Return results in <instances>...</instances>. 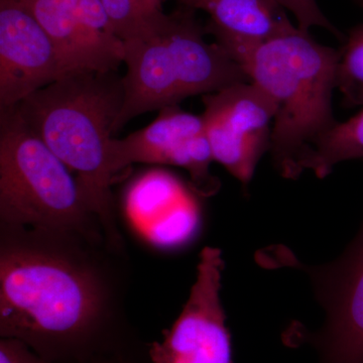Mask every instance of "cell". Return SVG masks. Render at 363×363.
<instances>
[{"instance_id": "6da1fadb", "label": "cell", "mask_w": 363, "mask_h": 363, "mask_svg": "<svg viewBox=\"0 0 363 363\" xmlns=\"http://www.w3.org/2000/svg\"><path fill=\"white\" fill-rule=\"evenodd\" d=\"M102 304L96 276L77 260L44 247H2L1 337L21 339L40 357L61 363L93 338Z\"/></svg>"}, {"instance_id": "7a4b0ae2", "label": "cell", "mask_w": 363, "mask_h": 363, "mask_svg": "<svg viewBox=\"0 0 363 363\" xmlns=\"http://www.w3.org/2000/svg\"><path fill=\"white\" fill-rule=\"evenodd\" d=\"M229 56L276 105L269 152L281 176L298 178L313 145L336 123L332 94L340 52L298 28Z\"/></svg>"}, {"instance_id": "3957f363", "label": "cell", "mask_w": 363, "mask_h": 363, "mask_svg": "<svg viewBox=\"0 0 363 363\" xmlns=\"http://www.w3.org/2000/svg\"><path fill=\"white\" fill-rule=\"evenodd\" d=\"M123 104L116 71L76 72L45 86L13 108L76 174L93 214L107 230L112 221L109 145Z\"/></svg>"}, {"instance_id": "277c9868", "label": "cell", "mask_w": 363, "mask_h": 363, "mask_svg": "<svg viewBox=\"0 0 363 363\" xmlns=\"http://www.w3.org/2000/svg\"><path fill=\"white\" fill-rule=\"evenodd\" d=\"M195 11L185 6L169 14L161 11L145 33L124 42L128 72L123 78V104L113 135L145 112L250 82L220 45L205 40L206 28L195 18Z\"/></svg>"}, {"instance_id": "5b68a950", "label": "cell", "mask_w": 363, "mask_h": 363, "mask_svg": "<svg viewBox=\"0 0 363 363\" xmlns=\"http://www.w3.org/2000/svg\"><path fill=\"white\" fill-rule=\"evenodd\" d=\"M90 214L76 177L16 109L1 111L0 217L45 233L81 230Z\"/></svg>"}, {"instance_id": "8992f818", "label": "cell", "mask_w": 363, "mask_h": 363, "mask_svg": "<svg viewBox=\"0 0 363 363\" xmlns=\"http://www.w3.org/2000/svg\"><path fill=\"white\" fill-rule=\"evenodd\" d=\"M203 104L202 118L214 161L248 185L260 157L269 150L276 105L252 82L204 95Z\"/></svg>"}, {"instance_id": "52a82bcc", "label": "cell", "mask_w": 363, "mask_h": 363, "mask_svg": "<svg viewBox=\"0 0 363 363\" xmlns=\"http://www.w3.org/2000/svg\"><path fill=\"white\" fill-rule=\"evenodd\" d=\"M221 250L205 247L187 303L161 342L150 344L152 363H233L220 301Z\"/></svg>"}, {"instance_id": "ba28073f", "label": "cell", "mask_w": 363, "mask_h": 363, "mask_svg": "<svg viewBox=\"0 0 363 363\" xmlns=\"http://www.w3.org/2000/svg\"><path fill=\"white\" fill-rule=\"evenodd\" d=\"M306 269L325 319L303 342L311 344L319 363H363V222L337 259Z\"/></svg>"}, {"instance_id": "9c48e42d", "label": "cell", "mask_w": 363, "mask_h": 363, "mask_svg": "<svg viewBox=\"0 0 363 363\" xmlns=\"http://www.w3.org/2000/svg\"><path fill=\"white\" fill-rule=\"evenodd\" d=\"M213 161L202 116L177 106L161 109L147 128L124 138H113L109 145L113 175L135 162L181 167L204 196L214 194L219 187L209 171Z\"/></svg>"}, {"instance_id": "30bf717a", "label": "cell", "mask_w": 363, "mask_h": 363, "mask_svg": "<svg viewBox=\"0 0 363 363\" xmlns=\"http://www.w3.org/2000/svg\"><path fill=\"white\" fill-rule=\"evenodd\" d=\"M76 73L18 0H0V109Z\"/></svg>"}, {"instance_id": "8fae6325", "label": "cell", "mask_w": 363, "mask_h": 363, "mask_svg": "<svg viewBox=\"0 0 363 363\" xmlns=\"http://www.w3.org/2000/svg\"><path fill=\"white\" fill-rule=\"evenodd\" d=\"M209 14L206 28L228 55L293 32L286 9L274 0H178Z\"/></svg>"}, {"instance_id": "7c38bea8", "label": "cell", "mask_w": 363, "mask_h": 363, "mask_svg": "<svg viewBox=\"0 0 363 363\" xmlns=\"http://www.w3.org/2000/svg\"><path fill=\"white\" fill-rule=\"evenodd\" d=\"M33 14L76 72L116 71L123 63L124 42L112 43L81 23L78 0H18Z\"/></svg>"}, {"instance_id": "4fadbf2b", "label": "cell", "mask_w": 363, "mask_h": 363, "mask_svg": "<svg viewBox=\"0 0 363 363\" xmlns=\"http://www.w3.org/2000/svg\"><path fill=\"white\" fill-rule=\"evenodd\" d=\"M363 159V109L344 123H336L315 142L302 162V171L318 178L330 174L336 164Z\"/></svg>"}, {"instance_id": "5bb4252c", "label": "cell", "mask_w": 363, "mask_h": 363, "mask_svg": "<svg viewBox=\"0 0 363 363\" xmlns=\"http://www.w3.org/2000/svg\"><path fill=\"white\" fill-rule=\"evenodd\" d=\"M337 88L352 105H363V25L355 26L340 52Z\"/></svg>"}, {"instance_id": "9a60e30c", "label": "cell", "mask_w": 363, "mask_h": 363, "mask_svg": "<svg viewBox=\"0 0 363 363\" xmlns=\"http://www.w3.org/2000/svg\"><path fill=\"white\" fill-rule=\"evenodd\" d=\"M119 39H135L149 28L154 16H147L133 0H101ZM161 13V11H160Z\"/></svg>"}, {"instance_id": "2e32d148", "label": "cell", "mask_w": 363, "mask_h": 363, "mask_svg": "<svg viewBox=\"0 0 363 363\" xmlns=\"http://www.w3.org/2000/svg\"><path fill=\"white\" fill-rule=\"evenodd\" d=\"M77 14L81 23L91 33L109 42H123L117 37L101 0H78Z\"/></svg>"}, {"instance_id": "e0dca14e", "label": "cell", "mask_w": 363, "mask_h": 363, "mask_svg": "<svg viewBox=\"0 0 363 363\" xmlns=\"http://www.w3.org/2000/svg\"><path fill=\"white\" fill-rule=\"evenodd\" d=\"M274 1L278 2L284 9L294 14L300 30L309 32L310 28L318 26L339 35L337 28H335L330 21L325 16L319 4H317V0H274Z\"/></svg>"}, {"instance_id": "ac0fdd59", "label": "cell", "mask_w": 363, "mask_h": 363, "mask_svg": "<svg viewBox=\"0 0 363 363\" xmlns=\"http://www.w3.org/2000/svg\"><path fill=\"white\" fill-rule=\"evenodd\" d=\"M0 363H59L40 357L23 340L1 337Z\"/></svg>"}, {"instance_id": "d6986e66", "label": "cell", "mask_w": 363, "mask_h": 363, "mask_svg": "<svg viewBox=\"0 0 363 363\" xmlns=\"http://www.w3.org/2000/svg\"><path fill=\"white\" fill-rule=\"evenodd\" d=\"M133 1L147 16H154L162 11V0H133Z\"/></svg>"}, {"instance_id": "ffe728a7", "label": "cell", "mask_w": 363, "mask_h": 363, "mask_svg": "<svg viewBox=\"0 0 363 363\" xmlns=\"http://www.w3.org/2000/svg\"><path fill=\"white\" fill-rule=\"evenodd\" d=\"M92 363H114V362H95Z\"/></svg>"}, {"instance_id": "44dd1931", "label": "cell", "mask_w": 363, "mask_h": 363, "mask_svg": "<svg viewBox=\"0 0 363 363\" xmlns=\"http://www.w3.org/2000/svg\"><path fill=\"white\" fill-rule=\"evenodd\" d=\"M360 4H362V6L363 7V0H359Z\"/></svg>"}, {"instance_id": "7402d4cb", "label": "cell", "mask_w": 363, "mask_h": 363, "mask_svg": "<svg viewBox=\"0 0 363 363\" xmlns=\"http://www.w3.org/2000/svg\"><path fill=\"white\" fill-rule=\"evenodd\" d=\"M114 363H124L123 362H114Z\"/></svg>"}, {"instance_id": "603a6c76", "label": "cell", "mask_w": 363, "mask_h": 363, "mask_svg": "<svg viewBox=\"0 0 363 363\" xmlns=\"http://www.w3.org/2000/svg\"><path fill=\"white\" fill-rule=\"evenodd\" d=\"M162 1H164V0H162Z\"/></svg>"}]
</instances>
